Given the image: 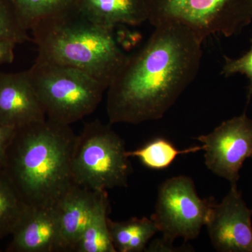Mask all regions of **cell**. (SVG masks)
Instances as JSON below:
<instances>
[{
	"label": "cell",
	"instance_id": "30bf717a",
	"mask_svg": "<svg viewBox=\"0 0 252 252\" xmlns=\"http://www.w3.org/2000/svg\"><path fill=\"white\" fill-rule=\"evenodd\" d=\"M46 119L28 70L0 73L1 125L17 129Z\"/></svg>",
	"mask_w": 252,
	"mask_h": 252
},
{
	"label": "cell",
	"instance_id": "8fae6325",
	"mask_svg": "<svg viewBox=\"0 0 252 252\" xmlns=\"http://www.w3.org/2000/svg\"><path fill=\"white\" fill-rule=\"evenodd\" d=\"M11 236L8 252H63L56 205L28 207Z\"/></svg>",
	"mask_w": 252,
	"mask_h": 252
},
{
	"label": "cell",
	"instance_id": "4fadbf2b",
	"mask_svg": "<svg viewBox=\"0 0 252 252\" xmlns=\"http://www.w3.org/2000/svg\"><path fill=\"white\" fill-rule=\"evenodd\" d=\"M76 10L91 22L112 31L119 24L148 21L145 0H77Z\"/></svg>",
	"mask_w": 252,
	"mask_h": 252
},
{
	"label": "cell",
	"instance_id": "8992f818",
	"mask_svg": "<svg viewBox=\"0 0 252 252\" xmlns=\"http://www.w3.org/2000/svg\"><path fill=\"white\" fill-rule=\"evenodd\" d=\"M148 21L156 27L177 23L200 40L238 34L252 21V0H145Z\"/></svg>",
	"mask_w": 252,
	"mask_h": 252
},
{
	"label": "cell",
	"instance_id": "3957f363",
	"mask_svg": "<svg viewBox=\"0 0 252 252\" xmlns=\"http://www.w3.org/2000/svg\"><path fill=\"white\" fill-rule=\"evenodd\" d=\"M31 31L37 58L84 71L107 89L127 61L113 31L91 22L76 9L43 20Z\"/></svg>",
	"mask_w": 252,
	"mask_h": 252
},
{
	"label": "cell",
	"instance_id": "603a6c76",
	"mask_svg": "<svg viewBox=\"0 0 252 252\" xmlns=\"http://www.w3.org/2000/svg\"><path fill=\"white\" fill-rule=\"evenodd\" d=\"M250 252H252V246L251 250H250Z\"/></svg>",
	"mask_w": 252,
	"mask_h": 252
},
{
	"label": "cell",
	"instance_id": "6da1fadb",
	"mask_svg": "<svg viewBox=\"0 0 252 252\" xmlns=\"http://www.w3.org/2000/svg\"><path fill=\"white\" fill-rule=\"evenodd\" d=\"M202 43L180 23L156 26L107 89L109 124L136 125L163 117L196 77Z\"/></svg>",
	"mask_w": 252,
	"mask_h": 252
},
{
	"label": "cell",
	"instance_id": "d6986e66",
	"mask_svg": "<svg viewBox=\"0 0 252 252\" xmlns=\"http://www.w3.org/2000/svg\"><path fill=\"white\" fill-rule=\"evenodd\" d=\"M147 220V217H133L124 221H113L109 219V234L117 252H126L130 240L138 234Z\"/></svg>",
	"mask_w": 252,
	"mask_h": 252
},
{
	"label": "cell",
	"instance_id": "7402d4cb",
	"mask_svg": "<svg viewBox=\"0 0 252 252\" xmlns=\"http://www.w3.org/2000/svg\"><path fill=\"white\" fill-rule=\"evenodd\" d=\"M16 46L12 41L0 39V64H10L14 61Z\"/></svg>",
	"mask_w": 252,
	"mask_h": 252
},
{
	"label": "cell",
	"instance_id": "ba28073f",
	"mask_svg": "<svg viewBox=\"0 0 252 252\" xmlns=\"http://www.w3.org/2000/svg\"><path fill=\"white\" fill-rule=\"evenodd\" d=\"M195 139L203 144L207 168L230 186H237L244 162L252 158V119L245 112Z\"/></svg>",
	"mask_w": 252,
	"mask_h": 252
},
{
	"label": "cell",
	"instance_id": "7a4b0ae2",
	"mask_svg": "<svg viewBox=\"0 0 252 252\" xmlns=\"http://www.w3.org/2000/svg\"><path fill=\"white\" fill-rule=\"evenodd\" d=\"M76 137L70 126L47 118L16 129L1 169L28 205L54 206L74 184Z\"/></svg>",
	"mask_w": 252,
	"mask_h": 252
},
{
	"label": "cell",
	"instance_id": "e0dca14e",
	"mask_svg": "<svg viewBox=\"0 0 252 252\" xmlns=\"http://www.w3.org/2000/svg\"><path fill=\"white\" fill-rule=\"evenodd\" d=\"M203 150V146L179 150L170 141L157 137L132 152H127L129 157H137L144 166L152 170H163L175 161L176 158L183 154L194 153Z\"/></svg>",
	"mask_w": 252,
	"mask_h": 252
},
{
	"label": "cell",
	"instance_id": "5b68a950",
	"mask_svg": "<svg viewBox=\"0 0 252 252\" xmlns=\"http://www.w3.org/2000/svg\"><path fill=\"white\" fill-rule=\"evenodd\" d=\"M125 142L110 126L88 123L76 137L71 171L73 182L94 191L126 187L132 169Z\"/></svg>",
	"mask_w": 252,
	"mask_h": 252
},
{
	"label": "cell",
	"instance_id": "ac0fdd59",
	"mask_svg": "<svg viewBox=\"0 0 252 252\" xmlns=\"http://www.w3.org/2000/svg\"><path fill=\"white\" fill-rule=\"evenodd\" d=\"M28 32L20 22L11 0H0V39L22 44L31 40Z\"/></svg>",
	"mask_w": 252,
	"mask_h": 252
},
{
	"label": "cell",
	"instance_id": "52a82bcc",
	"mask_svg": "<svg viewBox=\"0 0 252 252\" xmlns=\"http://www.w3.org/2000/svg\"><path fill=\"white\" fill-rule=\"evenodd\" d=\"M215 201L212 198H200L190 177L177 176L159 187L151 219L167 243L173 244L179 238L189 241L200 235Z\"/></svg>",
	"mask_w": 252,
	"mask_h": 252
},
{
	"label": "cell",
	"instance_id": "9c48e42d",
	"mask_svg": "<svg viewBox=\"0 0 252 252\" xmlns=\"http://www.w3.org/2000/svg\"><path fill=\"white\" fill-rule=\"evenodd\" d=\"M252 210L247 206L237 186L220 204L212 203L205 226L214 248L223 252H250Z\"/></svg>",
	"mask_w": 252,
	"mask_h": 252
},
{
	"label": "cell",
	"instance_id": "2e32d148",
	"mask_svg": "<svg viewBox=\"0 0 252 252\" xmlns=\"http://www.w3.org/2000/svg\"><path fill=\"white\" fill-rule=\"evenodd\" d=\"M29 205L0 169V240L12 235Z\"/></svg>",
	"mask_w": 252,
	"mask_h": 252
},
{
	"label": "cell",
	"instance_id": "277c9868",
	"mask_svg": "<svg viewBox=\"0 0 252 252\" xmlns=\"http://www.w3.org/2000/svg\"><path fill=\"white\" fill-rule=\"evenodd\" d=\"M28 72L46 118L65 125L92 114L107 90L84 71L39 58Z\"/></svg>",
	"mask_w": 252,
	"mask_h": 252
},
{
	"label": "cell",
	"instance_id": "44dd1931",
	"mask_svg": "<svg viewBox=\"0 0 252 252\" xmlns=\"http://www.w3.org/2000/svg\"><path fill=\"white\" fill-rule=\"evenodd\" d=\"M16 129L0 124V169L4 165L10 144L14 137Z\"/></svg>",
	"mask_w": 252,
	"mask_h": 252
},
{
	"label": "cell",
	"instance_id": "ffe728a7",
	"mask_svg": "<svg viewBox=\"0 0 252 252\" xmlns=\"http://www.w3.org/2000/svg\"><path fill=\"white\" fill-rule=\"evenodd\" d=\"M250 51L237 59H231L225 56V62L222 68L221 74L225 77H230L235 74L246 76L250 81L248 86V103L252 96V39Z\"/></svg>",
	"mask_w": 252,
	"mask_h": 252
},
{
	"label": "cell",
	"instance_id": "5bb4252c",
	"mask_svg": "<svg viewBox=\"0 0 252 252\" xmlns=\"http://www.w3.org/2000/svg\"><path fill=\"white\" fill-rule=\"evenodd\" d=\"M109 200L107 191L102 198L90 223L73 252H117L111 239L108 227Z\"/></svg>",
	"mask_w": 252,
	"mask_h": 252
},
{
	"label": "cell",
	"instance_id": "9a60e30c",
	"mask_svg": "<svg viewBox=\"0 0 252 252\" xmlns=\"http://www.w3.org/2000/svg\"><path fill=\"white\" fill-rule=\"evenodd\" d=\"M23 27L31 31L36 23L76 9L77 0H11Z\"/></svg>",
	"mask_w": 252,
	"mask_h": 252
},
{
	"label": "cell",
	"instance_id": "7c38bea8",
	"mask_svg": "<svg viewBox=\"0 0 252 252\" xmlns=\"http://www.w3.org/2000/svg\"><path fill=\"white\" fill-rule=\"evenodd\" d=\"M104 192L73 184L56 204L63 252H73L90 223Z\"/></svg>",
	"mask_w": 252,
	"mask_h": 252
}]
</instances>
